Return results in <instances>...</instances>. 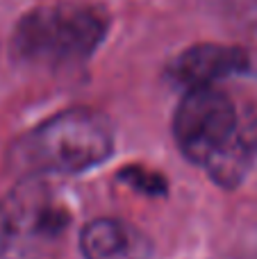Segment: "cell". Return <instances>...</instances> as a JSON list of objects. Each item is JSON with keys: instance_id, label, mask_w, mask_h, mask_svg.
<instances>
[{"instance_id": "obj_7", "label": "cell", "mask_w": 257, "mask_h": 259, "mask_svg": "<svg viewBox=\"0 0 257 259\" xmlns=\"http://www.w3.org/2000/svg\"><path fill=\"white\" fill-rule=\"evenodd\" d=\"M212 12L221 21L241 30L257 27V0H207Z\"/></svg>"}, {"instance_id": "obj_3", "label": "cell", "mask_w": 257, "mask_h": 259, "mask_svg": "<svg viewBox=\"0 0 257 259\" xmlns=\"http://www.w3.org/2000/svg\"><path fill=\"white\" fill-rule=\"evenodd\" d=\"M116 139L105 114L73 107L46 118L9 150V161L23 175H77L105 164Z\"/></svg>"}, {"instance_id": "obj_1", "label": "cell", "mask_w": 257, "mask_h": 259, "mask_svg": "<svg viewBox=\"0 0 257 259\" xmlns=\"http://www.w3.org/2000/svg\"><path fill=\"white\" fill-rule=\"evenodd\" d=\"M173 139L182 157L203 166L226 191L239 187L257 161V118H241L217 87L185 91L173 114Z\"/></svg>"}, {"instance_id": "obj_4", "label": "cell", "mask_w": 257, "mask_h": 259, "mask_svg": "<svg viewBox=\"0 0 257 259\" xmlns=\"http://www.w3.org/2000/svg\"><path fill=\"white\" fill-rule=\"evenodd\" d=\"M71 214L39 175H23L0 198V259H57Z\"/></svg>"}, {"instance_id": "obj_2", "label": "cell", "mask_w": 257, "mask_h": 259, "mask_svg": "<svg viewBox=\"0 0 257 259\" xmlns=\"http://www.w3.org/2000/svg\"><path fill=\"white\" fill-rule=\"evenodd\" d=\"M109 14L98 5L53 3L23 14L9 41L14 62L64 71L87 64L109 32Z\"/></svg>"}, {"instance_id": "obj_5", "label": "cell", "mask_w": 257, "mask_h": 259, "mask_svg": "<svg viewBox=\"0 0 257 259\" xmlns=\"http://www.w3.org/2000/svg\"><path fill=\"white\" fill-rule=\"evenodd\" d=\"M232 75L257 77V48L198 44L182 50L166 66V77L180 89L214 87Z\"/></svg>"}, {"instance_id": "obj_6", "label": "cell", "mask_w": 257, "mask_h": 259, "mask_svg": "<svg viewBox=\"0 0 257 259\" xmlns=\"http://www.w3.org/2000/svg\"><path fill=\"white\" fill-rule=\"evenodd\" d=\"M80 252L84 259H153L155 246L137 225L100 216L82 228Z\"/></svg>"}, {"instance_id": "obj_8", "label": "cell", "mask_w": 257, "mask_h": 259, "mask_svg": "<svg viewBox=\"0 0 257 259\" xmlns=\"http://www.w3.org/2000/svg\"><path fill=\"white\" fill-rule=\"evenodd\" d=\"M118 180L125 182L127 187H132L135 191L146 193V196H162L166 193V180L159 173H153V170H144V168H123L118 173Z\"/></svg>"}]
</instances>
